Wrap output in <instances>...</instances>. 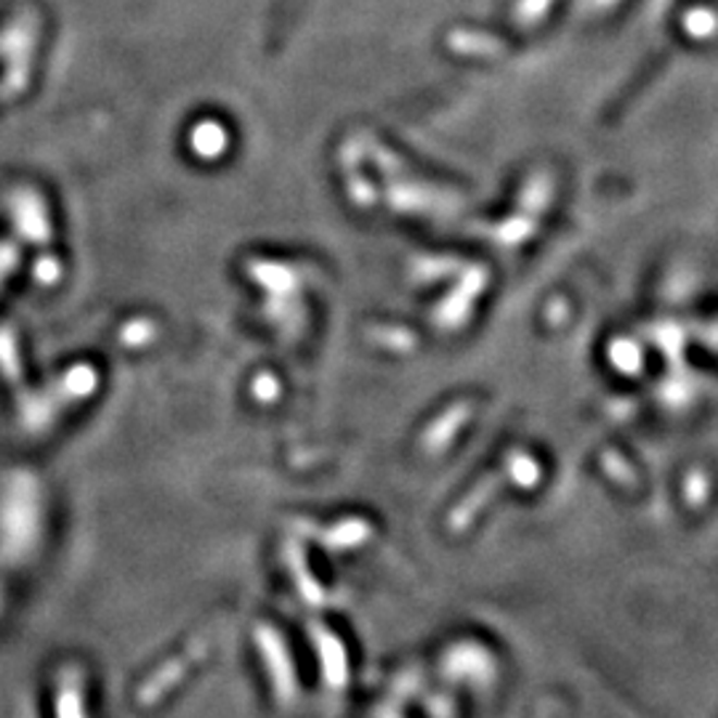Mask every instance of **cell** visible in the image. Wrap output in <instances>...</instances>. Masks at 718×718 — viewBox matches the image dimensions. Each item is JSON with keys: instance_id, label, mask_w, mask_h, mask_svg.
I'll return each instance as SVG.
<instances>
[{"instance_id": "1", "label": "cell", "mask_w": 718, "mask_h": 718, "mask_svg": "<svg viewBox=\"0 0 718 718\" xmlns=\"http://www.w3.org/2000/svg\"><path fill=\"white\" fill-rule=\"evenodd\" d=\"M96 383H99V375L88 364H77L70 373L59 375L57 381L48 383L44 392L22 399V423L29 431L48 429L53 418H59L67 407L86 399L96 388Z\"/></svg>"}, {"instance_id": "4", "label": "cell", "mask_w": 718, "mask_h": 718, "mask_svg": "<svg viewBox=\"0 0 718 718\" xmlns=\"http://www.w3.org/2000/svg\"><path fill=\"white\" fill-rule=\"evenodd\" d=\"M0 357H3V373L9 375V381H20L22 379V368H20V357H16L14 349V338L9 333L0 331Z\"/></svg>"}, {"instance_id": "5", "label": "cell", "mask_w": 718, "mask_h": 718, "mask_svg": "<svg viewBox=\"0 0 718 718\" xmlns=\"http://www.w3.org/2000/svg\"><path fill=\"white\" fill-rule=\"evenodd\" d=\"M22 250L16 243H0V287L5 285V280L14 274V269L20 267Z\"/></svg>"}, {"instance_id": "3", "label": "cell", "mask_w": 718, "mask_h": 718, "mask_svg": "<svg viewBox=\"0 0 718 718\" xmlns=\"http://www.w3.org/2000/svg\"><path fill=\"white\" fill-rule=\"evenodd\" d=\"M256 639H259V649H261L263 663H267L269 670H272L274 690H277L280 694H285V692L290 694L293 692V670H290V660H287L285 652H283V644H280L277 633H274L272 628H259Z\"/></svg>"}, {"instance_id": "2", "label": "cell", "mask_w": 718, "mask_h": 718, "mask_svg": "<svg viewBox=\"0 0 718 718\" xmlns=\"http://www.w3.org/2000/svg\"><path fill=\"white\" fill-rule=\"evenodd\" d=\"M11 219H14L16 230L33 243H46L51 237V221H48L46 202L40 200L35 191H16L11 200Z\"/></svg>"}]
</instances>
